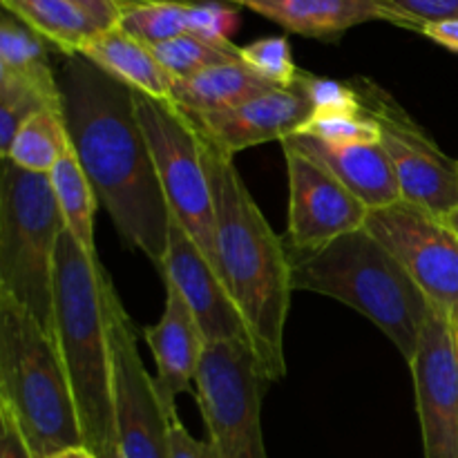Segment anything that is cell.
Wrapping results in <instances>:
<instances>
[{"label":"cell","mask_w":458,"mask_h":458,"mask_svg":"<svg viewBox=\"0 0 458 458\" xmlns=\"http://www.w3.org/2000/svg\"><path fill=\"white\" fill-rule=\"evenodd\" d=\"M58 85L72 150L98 201L121 240L161 271L173 215L139 125L134 92L83 56L70 58Z\"/></svg>","instance_id":"1"},{"label":"cell","mask_w":458,"mask_h":458,"mask_svg":"<svg viewBox=\"0 0 458 458\" xmlns=\"http://www.w3.org/2000/svg\"><path fill=\"white\" fill-rule=\"evenodd\" d=\"M199 146L213 197L217 273L244 318L250 349L276 383L286 376L284 327L293 291L286 242L255 204L233 155L201 132Z\"/></svg>","instance_id":"2"},{"label":"cell","mask_w":458,"mask_h":458,"mask_svg":"<svg viewBox=\"0 0 458 458\" xmlns=\"http://www.w3.org/2000/svg\"><path fill=\"white\" fill-rule=\"evenodd\" d=\"M106 268L63 231L54 268V338L74 392L83 443L97 458H121L112 401Z\"/></svg>","instance_id":"3"},{"label":"cell","mask_w":458,"mask_h":458,"mask_svg":"<svg viewBox=\"0 0 458 458\" xmlns=\"http://www.w3.org/2000/svg\"><path fill=\"white\" fill-rule=\"evenodd\" d=\"M291 289L327 295L378 327L410 365L432 304L396 255L367 228L313 250L286 246Z\"/></svg>","instance_id":"4"},{"label":"cell","mask_w":458,"mask_h":458,"mask_svg":"<svg viewBox=\"0 0 458 458\" xmlns=\"http://www.w3.org/2000/svg\"><path fill=\"white\" fill-rule=\"evenodd\" d=\"M0 405L16 419L36 458L85 447L56 338L4 295H0Z\"/></svg>","instance_id":"5"},{"label":"cell","mask_w":458,"mask_h":458,"mask_svg":"<svg viewBox=\"0 0 458 458\" xmlns=\"http://www.w3.org/2000/svg\"><path fill=\"white\" fill-rule=\"evenodd\" d=\"M65 217L49 174L3 159L0 170V295L54 335V268Z\"/></svg>","instance_id":"6"},{"label":"cell","mask_w":458,"mask_h":458,"mask_svg":"<svg viewBox=\"0 0 458 458\" xmlns=\"http://www.w3.org/2000/svg\"><path fill=\"white\" fill-rule=\"evenodd\" d=\"M134 110L150 146L170 215L217 268L213 197L195 123L173 101L141 92H134Z\"/></svg>","instance_id":"7"},{"label":"cell","mask_w":458,"mask_h":458,"mask_svg":"<svg viewBox=\"0 0 458 458\" xmlns=\"http://www.w3.org/2000/svg\"><path fill=\"white\" fill-rule=\"evenodd\" d=\"M268 383L250 344H206L192 394L219 458H268L262 437Z\"/></svg>","instance_id":"8"},{"label":"cell","mask_w":458,"mask_h":458,"mask_svg":"<svg viewBox=\"0 0 458 458\" xmlns=\"http://www.w3.org/2000/svg\"><path fill=\"white\" fill-rule=\"evenodd\" d=\"M352 85L362 112L378 125V141L396 170L403 199L441 217L458 208V159L445 155L396 98L374 81L358 76L352 79Z\"/></svg>","instance_id":"9"},{"label":"cell","mask_w":458,"mask_h":458,"mask_svg":"<svg viewBox=\"0 0 458 458\" xmlns=\"http://www.w3.org/2000/svg\"><path fill=\"white\" fill-rule=\"evenodd\" d=\"M106 311L112 349V401L121 458H170V416L143 367L137 331L106 273Z\"/></svg>","instance_id":"10"},{"label":"cell","mask_w":458,"mask_h":458,"mask_svg":"<svg viewBox=\"0 0 458 458\" xmlns=\"http://www.w3.org/2000/svg\"><path fill=\"white\" fill-rule=\"evenodd\" d=\"M365 228L396 255L429 304L458 327V237L445 219L401 199L369 210Z\"/></svg>","instance_id":"11"},{"label":"cell","mask_w":458,"mask_h":458,"mask_svg":"<svg viewBox=\"0 0 458 458\" xmlns=\"http://www.w3.org/2000/svg\"><path fill=\"white\" fill-rule=\"evenodd\" d=\"M282 150L289 170V249H320L365 228L369 208L327 165L289 139L282 141Z\"/></svg>","instance_id":"12"},{"label":"cell","mask_w":458,"mask_h":458,"mask_svg":"<svg viewBox=\"0 0 458 458\" xmlns=\"http://www.w3.org/2000/svg\"><path fill=\"white\" fill-rule=\"evenodd\" d=\"M425 458H458V327L432 307L410 362Z\"/></svg>","instance_id":"13"},{"label":"cell","mask_w":458,"mask_h":458,"mask_svg":"<svg viewBox=\"0 0 458 458\" xmlns=\"http://www.w3.org/2000/svg\"><path fill=\"white\" fill-rule=\"evenodd\" d=\"M311 83L313 74L300 72L293 83L277 85L242 106L188 119L204 137L233 157L268 141L282 143L284 139L302 132L304 125L316 114Z\"/></svg>","instance_id":"14"},{"label":"cell","mask_w":458,"mask_h":458,"mask_svg":"<svg viewBox=\"0 0 458 458\" xmlns=\"http://www.w3.org/2000/svg\"><path fill=\"white\" fill-rule=\"evenodd\" d=\"M159 273L182 291L183 300L199 322L206 343L250 344L244 318L228 293L222 276L174 217L170 219L168 249Z\"/></svg>","instance_id":"15"},{"label":"cell","mask_w":458,"mask_h":458,"mask_svg":"<svg viewBox=\"0 0 458 458\" xmlns=\"http://www.w3.org/2000/svg\"><path fill=\"white\" fill-rule=\"evenodd\" d=\"M165 282V307L159 322L143 329V340L150 347L157 365L155 385L170 420H177V398L195 389L197 371L206 352V338L183 300L182 291Z\"/></svg>","instance_id":"16"},{"label":"cell","mask_w":458,"mask_h":458,"mask_svg":"<svg viewBox=\"0 0 458 458\" xmlns=\"http://www.w3.org/2000/svg\"><path fill=\"white\" fill-rule=\"evenodd\" d=\"M277 22L291 34L334 40L362 22L383 21L410 30V22L385 0H222Z\"/></svg>","instance_id":"17"},{"label":"cell","mask_w":458,"mask_h":458,"mask_svg":"<svg viewBox=\"0 0 458 458\" xmlns=\"http://www.w3.org/2000/svg\"><path fill=\"white\" fill-rule=\"evenodd\" d=\"M289 141L327 165L369 210L403 199L396 170L380 141L327 143L307 134H293Z\"/></svg>","instance_id":"18"},{"label":"cell","mask_w":458,"mask_h":458,"mask_svg":"<svg viewBox=\"0 0 458 458\" xmlns=\"http://www.w3.org/2000/svg\"><path fill=\"white\" fill-rule=\"evenodd\" d=\"M79 56L88 58L92 65L101 67L106 74L114 76L134 92L173 101L174 79L170 72L161 65L152 47L119 25L94 34Z\"/></svg>","instance_id":"19"},{"label":"cell","mask_w":458,"mask_h":458,"mask_svg":"<svg viewBox=\"0 0 458 458\" xmlns=\"http://www.w3.org/2000/svg\"><path fill=\"white\" fill-rule=\"evenodd\" d=\"M277 88L244 61L208 67L191 79L174 81L173 103L188 116L231 110Z\"/></svg>","instance_id":"20"},{"label":"cell","mask_w":458,"mask_h":458,"mask_svg":"<svg viewBox=\"0 0 458 458\" xmlns=\"http://www.w3.org/2000/svg\"><path fill=\"white\" fill-rule=\"evenodd\" d=\"M4 12L47 40L54 49L65 56H79L101 27L72 0H0Z\"/></svg>","instance_id":"21"},{"label":"cell","mask_w":458,"mask_h":458,"mask_svg":"<svg viewBox=\"0 0 458 458\" xmlns=\"http://www.w3.org/2000/svg\"><path fill=\"white\" fill-rule=\"evenodd\" d=\"M49 182H52L63 217H65L67 231L92 258H98L97 244H94V215H97L98 197L85 170L81 168L72 146L63 155V159L54 165V170L49 173Z\"/></svg>","instance_id":"22"},{"label":"cell","mask_w":458,"mask_h":458,"mask_svg":"<svg viewBox=\"0 0 458 458\" xmlns=\"http://www.w3.org/2000/svg\"><path fill=\"white\" fill-rule=\"evenodd\" d=\"M70 134H67L63 110H45L31 116L16 132L12 146L0 159L16 164L18 168L30 173L49 174L54 165L70 150Z\"/></svg>","instance_id":"23"},{"label":"cell","mask_w":458,"mask_h":458,"mask_svg":"<svg viewBox=\"0 0 458 458\" xmlns=\"http://www.w3.org/2000/svg\"><path fill=\"white\" fill-rule=\"evenodd\" d=\"M45 110H63L58 81L43 83L0 70V157L9 150L18 130Z\"/></svg>","instance_id":"24"},{"label":"cell","mask_w":458,"mask_h":458,"mask_svg":"<svg viewBox=\"0 0 458 458\" xmlns=\"http://www.w3.org/2000/svg\"><path fill=\"white\" fill-rule=\"evenodd\" d=\"M49 47L52 45L40 38L34 30L18 21L13 13L3 9L0 21V70L25 79L56 83V74L49 63Z\"/></svg>","instance_id":"25"},{"label":"cell","mask_w":458,"mask_h":458,"mask_svg":"<svg viewBox=\"0 0 458 458\" xmlns=\"http://www.w3.org/2000/svg\"><path fill=\"white\" fill-rule=\"evenodd\" d=\"M161 65L174 81L191 79L208 67L242 61V47L233 40H213L197 34H183L152 47Z\"/></svg>","instance_id":"26"},{"label":"cell","mask_w":458,"mask_h":458,"mask_svg":"<svg viewBox=\"0 0 458 458\" xmlns=\"http://www.w3.org/2000/svg\"><path fill=\"white\" fill-rule=\"evenodd\" d=\"M148 47L192 34V3H130L119 22Z\"/></svg>","instance_id":"27"},{"label":"cell","mask_w":458,"mask_h":458,"mask_svg":"<svg viewBox=\"0 0 458 458\" xmlns=\"http://www.w3.org/2000/svg\"><path fill=\"white\" fill-rule=\"evenodd\" d=\"M327 143H376L380 139L378 125L362 112L353 110H316L302 132Z\"/></svg>","instance_id":"28"},{"label":"cell","mask_w":458,"mask_h":458,"mask_svg":"<svg viewBox=\"0 0 458 458\" xmlns=\"http://www.w3.org/2000/svg\"><path fill=\"white\" fill-rule=\"evenodd\" d=\"M242 61L276 85L293 83L300 74L293 54H291V45L284 36H268V38L244 45Z\"/></svg>","instance_id":"29"},{"label":"cell","mask_w":458,"mask_h":458,"mask_svg":"<svg viewBox=\"0 0 458 458\" xmlns=\"http://www.w3.org/2000/svg\"><path fill=\"white\" fill-rule=\"evenodd\" d=\"M394 12L401 13L410 30L423 31L429 22L458 21V0H385Z\"/></svg>","instance_id":"30"},{"label":"cell","mask_w":458,"mask_h":458,"mask_svg":"<svg viewBox=\"0 0 458 458\" xmlns=\"http://www.w3.org/2000/svg\"><path fill=\"white\" fill-rule=\"evenodd\" d=\"M170 458H219L210 441H197L182 420L170 423Z\"/></svg>","instance_id":"31"},{"label":"cell","mask_w":458,"mask_h":458,"mask_svg":"<svg viewBox=\"0 0 458 458\" xmlns=\"http://www.w3.org/2000/svg\"><path fill=\"white\" fill-rule=\"evenodd\" d=\"M0 458H36L27 445L16 419L0 405Z\"/></svg>","instance_id":"32"},{"label":"cell","mask_w":458,"mask_h":458,"mask_svg":"<svg viewBox=\"0 0 458 458\" xmlns=\"http://www.w3.org/2000/svg\"><path fill=\"white\" fill-rule=\"evenodd\" d=\"M72 3L79 4L101 30H110L119 25L125 7L134 0H72Z\"/></svg>","instance_id":"33"},{"label":"cell","mask_w":458,"mask_h":458,"mask_svg":"<svg viewBox=\"0 0 458 458\" xmlns=\"http://www.w3.org/2000/svg\"><path fill=\"white\" fill-rule=\"evenodd\" d=\"M423 36H428L429 40H434L441 47H447L450 52L458 54V21H443V22H429L420 31Z\"/></svg>","instance_id":"34"},{"label":"cell","mask_w":458,"mask_h":458,"mask_svg":"<svg viewBox=\"0 0 458 458\" xmlns=\"http://www.w3.org/2000/svg\"><path fill=\"white\" fill-rule=\"evenodd\" d=\"M54 458H97V456H94L88 447H72V450L61 452V454H56Z\"/></svg>","instance_id":"35"},{"label":"cell","mask_w":458,"mask_h":458,"mask_svg":"<svg viewBox=\"0 0 458 458\" xmlns=\"http://www.w3.org/2000/svg\"><path fill=\"white\" fill-rule=\"evenodd\" d=\"M443 219H445L447 226H450L452 231L456 233V237H458V208L450 210V213H447V215H443Z\"/></svg>","instance_id":"36"},{"label":"cell","mask_w":458,"mask_h":458,"mask_svg":"<svg viewBox=\"0 0 458 458\" xmlns=\"http://www.w3.org/2000/svg\"><path fill=\"white\" fill-rule=\"evenodd\" d=\"M134 3H204V0H134Z\"/></svg>","instance_id":"37"}]
</instances>
